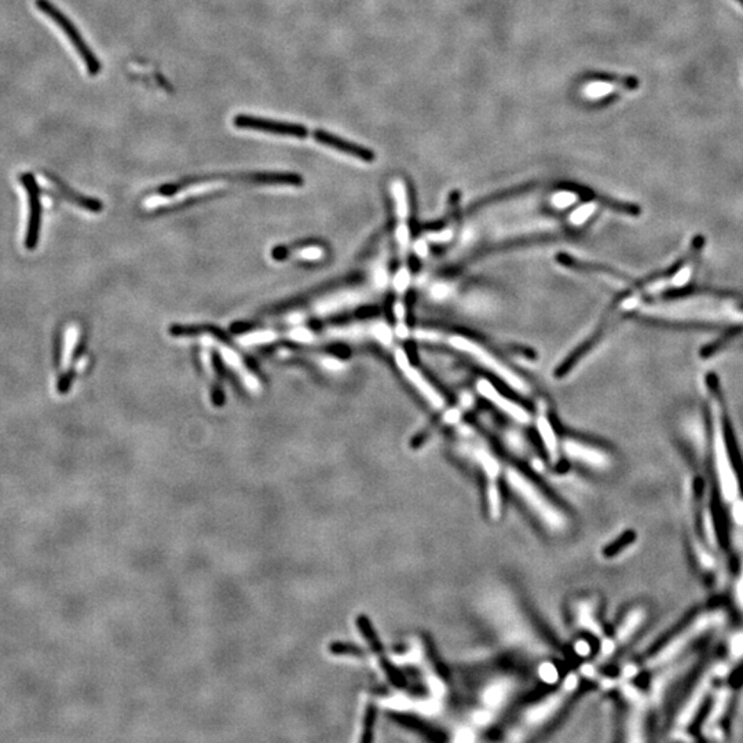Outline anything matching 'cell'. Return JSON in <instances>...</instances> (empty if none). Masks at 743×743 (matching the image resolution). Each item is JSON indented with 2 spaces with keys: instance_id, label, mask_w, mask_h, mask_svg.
<instances>
[{
  "instance_id": "6da1fadb",
  "label": "cell",
  "mask_w": 743,
  "mask_h": 743,
  "mask_svg": "<svg viewBox=\"0 0 743 743\" xmlns=\"http://www.w3.org/2000/svg\"><path fill=\"white\" fill-rule=\"evenodd\" d=\"M639 312L655 321L673 323H728L743 332V299L712 289L662 292L655 301H643Z\"/></svg>"
},
{
  "instance_id": "7a4b0ae2",
  "label": "cell",
  "mask_w": 743,
  "mask_h": 743,
  "mask_svg": "<svg viewBox=\"0 0 743 743\" xmlns=\"http://www.w3.org/2000/svg\"><path fill=\"white\" fill-rule=\"evenodd\" d=\"M447 342L450 347L474 358L479 365H482L484 368H486L488 371L495 374L498 378H501L508 387L522 394L529 392V385L526 384V381L518 373L512 371L506 364L500 361L493 353H490L482 344L477 343L472 339L464 337L461 335H454L449 337Z\"/></svg>"
},
{
  "instance_id": "3957f363",
  "label": "cell",
  "mask_w": 743,
  "mask_h": 743,
  "mask_svg": "<svg viewBox=\"0 0 743 743\" xmlns=\"http://www.w3.org/2000/svg\"><path fill=\"white\" fill-rule=\"evenodd\" d=\"M506 479L511 488L515 489V492L525 500V502L536 512V515L543 522H545L547 526L554 530H560L566 526V518L561 511L548 500L547 495H543L540 489L533 485L525 475H522L516 470H508Z\"/></svg>"
},
{
  "instance_id": "277c9868",
  "label": "cell",
  "mask_w": 743,
  "mask_h": 743,
  "mask_svg": "<svg viewBox=\"0 0 743 743\" xmlns=\"http://www.w3.org/2000/svg\"><path fill=\"white\" fill-rule=\"evenodd\" d=\"M723 614L721 613H708L696 619H694L689 625H687L679 634L672 637L665 647H662L657 655L650 661L651 666H660L665 662L675 658L680 651H682L692 640L703 634V632L714 628L716 625L721 623Z\"/></svg>"
},
{
  "instance_id": "5b68a950",
  "label": "cell",
  "mask_w": 743,
  "mask_h": 743,
  "mask_svg": "<svg viewBox=\"0 0 743 743\" xmlns=\"http://www.w3.org/2000/svg\"><path fill=\"white\" fill-rule=\"evenodd\" d=\"M36 7L45 15H47L51 21L57 24V26L65 33V36L69 39V42L73 45V47L76 49V51L86 63L90 74L93 76L98 74L101 70V62L98 61L97 56L91 51L88 45L84 42V39L81 38V35L79 33L73 22L49 0H36Z\"/></svg>"
},
{
  "instance_id": "8992f818",
  "label": "cell",
  "mask_w": 743,
  "mask_h": 743,
  "mask_svg": "<svg viewBox=\"0 0 743 743\" xmlns=\"http://www.w3.org/2000/svg\"><path fill=\"white\" fill-rule=\"evenodd\" d=\"M394 358H395V364L399 368V371L404 373V376L417 390V392L423 398L427 399V402L433 406V409H442L445 406L443 397L420 372L410 365L406 351L404 349H397L394 353Z\"/></svg>"
},
{
  "instance_id": "52a82bcc",
  "label": "cell",
  "mask_w": 743,
  "mask_h": 743,
  "mask_svg": "<svg viewBox=\"0 0 743 743\" xmlns=\"http://www.w3.org/2000/svg\"><path fill=\"white\" fill-rule=\"evenodd\" d=\"M392 197L395 202V215H397L395 240L398 244L399 255L405 260L412 244H410V230L408 226L409 198H408V190L402 181H397L392 186Z\"/></svg>"
},
{
  "instance_id": "ba28073f",
  "label": "cell",
  "mask_w": 743,
  "mask_h": 743,
  "mask_svg": "<svg viewBox=\"0 0 743 743\" xmlns=\"http://www.w3.org/2000/svg\"><path fill=\"white\" fill-rule=\"evenodd\" d=\"M234 125L237 128L243 129H253V131H262L267 134L274 135H282V136H295V138H305L309 131L302 124L284 123V122H275V120H267L260 118H253L248 115H239L234 118Z\"/></svg>"
},
{
  "instance_id": "9c48e42d",
  "label": "cell",
  "mask_w": 743,
  "mask_h": 743,
  "mask_svg": "<svg viewBox=\"0 0 743 743\" xmlns=\"http://www.w3.org/2000/svg\"><path fill=\"white\" fill-rule=\"evenodd\" d=\"M477 391L485 399H488L490 404H493L498 410H501L502 413H505L506 416H509L515 422H518L520 424H527L530 422V413L523 406L516 404L515 401H512V399L506 398L505 395H502L495 388V384L490 383L489 380H486V378L478 380Z\"/></svg>"
},
{
  "instance_id": "30bf717a",
  "label": "cell",
  "mask_w": 743,
  "mask_h": 743,
  "mask_svg": "<svg viewBox=\"0 0 743 743\" xmlns=\"http://www.w3.org/2000/svg\"><path fill=\"white\" fill-rule=\"evenodd\" d=\"M563 449L564 452L567 453V456H570L571 458L574 460H578L586 465H592V467H596V468H605L610 464V457L609 454L602 450V449H598L592 445H588V443H584L581 440H575V439H566L563 442Z\"/></svg>"
},
{
  "instance_id": "8fae6325",
  "label": "cell",
  "mask_w": 743,
  "mask_h": 743,
  "mask_svg": "<svg viewBox=\"0 0 743 743\" xmlns=\"http://www.w3.org/2000/svg\"><path fill=\"white\" fill-rule=\"evenodd\" d=\"M314 139L322 145H326V146H330L339 152H343L346 154H350V156H354L357 159H361L362 161H367V163H372L374 161V153L372 152L371 149H367L364 146H360V145H355V143H351L349 141H344L342 139L340 136H336L330 132H326V131H315L314 132Z\"/></svg>"
},
{
  "instance_id": "7c38bea8",
  "label": "cell",
  "mask_w": 743,
  "mask_h": 743,
  "mask_svg": "<svg viewBox=\"0 0 743 743\" xmlns=\"http://www.w3.org/2000/svg\"><path fill=\"white\" fill-rule=\"evenodd\" d=\"M710 678H705V679L701 680V682L698 684V687L692 691L689 699L682 706L680 716H679V726L680 727H687L691 723V720L695 717L696 712L699 710V708L705 702V698H706V695H708V692L710 689V685H712Z\"/></svg>"
},
{
  "instance_id": "4fadbf2b",
  "label": "cell",
  "mask_w": 743,
  "mask_h": 743,
  "mask_svg": "<svg viewBox=\"0 0 743 743\" xmlns=\"http://www.w3.org/2000/svg\"><path fill=\"white\" fill-rule=\"evenodd\" d=\"M585 80H592V81H600V83H606V84H616L625 90H637L639 88V80L633 76H618V74H612V73H602V72H592V73H586L584 76Z\"/></svg>"
},
{
  "instance_id": "5bb4252c",
  "label": "cell",
  "mask_w": 743,
  "mask_h": 743,
  "mask_svg": "<svg viewBox=\"0 0 743 743\" xmlns=\"http://www.w3.org/2000/svg\"><path fill=\"white\" fill-rule=\"evenodd\" d=\"M537 429H538V433L540 436L551 456V458H557V450H559V443H557V433L554 431V427L551 424V422L548 420L547 416L544 415H540L538 419H537Z\"/></svg>"
},
{
  "instance_id": "9a60e30c",
  "label": "cell",
  "mask_w": 743,
  "mask_h": 743,
  "mask_svg": "<svg viewBox=\"0 0 743 743\" xmlns=\"http://www.w3.org/2000/svg\"><path fill=\"white\" fill-rule=\"evenodd\" d=\"M561 701H563V698L560 695H555V696L550 698L548 701L543 702L541 705L533 708L527 714L529 721L534 724V723H541L543 720L548 719L555 710L559 709V706L561 705Z\"/></svg>"
},
{
  "instance_id": "2e32d148",
  "label": "cell",
  "mask_w": 743,
  "mask_h": 743,
  "mask_svg": "<svg viewBox=\"0 0 743 743\" xmlns=\"http://www.w3.org/2000/svg\"><path fill=\"white\" fill-rule=\"evenodd\" d=\"M53 184L58 187V190L61 191L62 195L65 198H67L69 201H73L76 202L77 205L86 208V209H90V211H94V212H98L102 209V204L98 201V200H93V198H88V197H81L79 194H76L74 191H72L69 187L61 184L60 181L57 179H53Z\"/></svg>"
},
{
  "instance_id": "e0dca14e",
  "label": "cell",
  "mask_w": 743,
  "mask_h": 743,
  "mask_svg": "<svg viewBox=\"0 0 743 743\" xmlns=\"http://www.w3.org/2000/svg\"><path fill=\"white\" fill-rule=\"evenodd\" d=\"M643 617H644L643 612L636 610V612L630 613V614L625 618V622L621 625V628L618 629L619 643L628 640V639L636 632V629L640 626V623H641V621H643Z\"/></svg>"
},
{
  "instance_id": "ac0fdd59",
  "label": "cell",
  "mask_w": 743,
  "mask_h": 743,
  "mask_svg": "<svg viewBox=\"0 0 743 743\" xmlns=\"http://www.w3.org/2000/svg\"><path fill=\"white\" fill-rule=\"evenodd\" d=\"M329 651L333 655H350V657H364V650L361 647H357L353 643H343V641H332L329 644Z\"/></svg>"
},
{
  "instance_id": "d6986e66",
  "label": "cell",
  "mask_w": 743,
  "mask_h": 743,
  "mask_svg": "<svg viewBox=\"0 0 743 743\" xmlns=\"http://www.w3.org/2000/svg\"><path fill=\"white\" fill-rule=\"evenodd\" d=\"M596 211V204L595 202H586L581 207H578L568 218L570 223L574 225V226H581L584 225L592 215L593 212Z\"/></svg>"
},
{
  "instance_id": "ffe728a7",
  "label": "cell",
  "mask_w": 743,
  "mask_h": 743,
  "mask_svg": "<svg viewBox=\"0 0 743 743\" xmlns=\"http://www.w3.org/2000/svg\"><path fill=\"white\" fill-rule=\"evenodd\" d=\"M394 314H395V318H397L395 333H397L398 337L406 339L409 336V329H408V325H406V311H405L404 302L398 301L394 305Z\"/></svg>"
},
{
  "instance_id": "44dd1931",
  "label": "cell",
  "mask_w": 743,
  "mask_h": 743,
  "mask_svg": "<svg viewBox=\"0 0 743 743\" xmlns=\"http://www.w3.org/2000/svg\"><path fill=\"white\" fill-rule=\"evenodd\" d=\"M409 284H410V271L406 266H404L392 277V288L398 294H404L408 289Z\"/></svg>"
},
{
  "instance_id": "7402d4cb",
  "label": "cell",
  "mask_w": 743,
  "mask_h": 743,
  "mask_svg": "<svg viewBox=\"0 0 743 743\" xmlns=\"http://www.w3.org/2000/svg\"><path fill=\"white\" fill-rule=\"evenodd\" d=\"M478 457H479V461H481L484 470L489 475V478L495 479V477L498 475V472H500V467H498V463L493 458V456H490L486 452H479Z\"/></svg>"
},
{
  "instance_id": "603a6c76",
  "label": "cell",
  "mask_w": 743,
  "mask_h": 743,
  "mask_svg": "<svg viewBox=\"0 0 743 743\" xmlns=\"http://www.w3.org/2000/svg\"><path fill=\"white\" fill-rule=\"evenodd\" d=\"M575 201H577V194L574 191H568V190L559 191L552 197V204H554V207H557L559 209H564V208L573 205Z\"/></svg>"
},
{
  "instance_id": "cb8c5ba5",
  "label": "cell",
  "mask_w": 743,
  "mask_h": 743,
  "mask_svg": "<svg viewBox=\"0 0 743 743\" xmlns=\"http://www.w3.org/2000/svg\"><path fill=\"white\" fill-rule=\"evenodd\" d=\"M505 694H506V685L498 682L497 685H493L488 694H486V702L492 706H497L501 703V701L505 698Z\"/></svg>"
},
{
  "instance_id": "d4e9b609",
  "label": "cell",
  "mask_w": 743,
  "mask_h": 743,
  "mask_svg": "<svg viewBox=\"0 0 743 743\" xmlns=\"http://www.w3.org/2000/svg\"><path fill=\"white\" fill-rule=\"evenodd\" d=\"M633 538H634V537H633L632 534H628V536H623V537H621L618 541H616L614 544H610V547H607V548H606V550L603 551V554H605L606 557H609L617 555L619 551H621V548L623 550V548L626 547L625 544H630V543L633 541Z\"/></svg>"
},
{
  "instance_id": "484cf974",
  "label": "cell",
  "mask_w": 743,
  "mask_h": 743,
  "mask_svg": "<svg viewBox=\"0 0 743 743\" xmlns=\"http://www.w3.org/2000/svg\"><path fill=\"white\" fill-rule=\"evenodd\" d=\"M373 721H374V710H373V706H372V705H368V708H367V714H365V719H364V735L361 737V741H362V742L371 741L372 726H373Z\"/></svg>"
},
{
  "instance_id": "4316f807",
  "label": "cell",
  "mask_w": 743,
  "mask_h": 743,
  "mask_svg": "<svg viewBox=\"0 0 743 743\" xmlns=\"http://www.w3.org/2000/svg\"><path fill=\"white\" fill-rule=\"evenodd\" d=\"M489 506H490L492 515L497 518L500 515L501 497H500V493H498L495 485H490V488H489Z\"/></svg>"
},
{
  "instance_id": "83f0119b",
  "label": "cell",
  "mask_w": 743,
  "mask_h": 743,
  "mask_svg": "<svg viewBox=\"0 0 743 743\" xmlns=\"http://www.w3.org/2000/svg\"><path fill=\"white\" fill-rule=\"evenodd\" d=\"M452 294V288L449 284H445V282H438L435 284L431 289V295H433V299L436 301H443L446 298H449Z\"/></svg>"
},
{
  "instance_id": "f1b7e54d",
  "label": "cell",
  "mask_w": 743,
  "mask_h": 743,
  "mask_svg": "<svg viewBox=\"0 0 743 743\" xmlns=\"http://www.w3.org/2000/svg\"><path fill=\"white\" fill-rule=\"evenodd\" d=\"M730 653L734 658L743 657V633H737L730 643Z\"/></svg>"
},
{
  "instance_id": "f546056e",
  "label": "cell",
  "mask_w": 743,
  "mask_h": 743,
  "mask_svg": "<svg viewBox=\"0 0 743 743\" xmlns=\"http://www.w3.org/2000/svg\"><path fill=\"white\" fill-rule=\"evenodd\" d=\"M586 91L592 95H603V94H607L610 91V84H606V83H600V81H595L593 84H591Z\"/></svg>"
},
{
  "instance_id": "4dcf8cb0",
  "label": "cell",
  "mask_w": 743,
  "mask_h": 743,
  "mask_svg": "<svg viewBox=\"0 0 743 743\" xmlns=\"http://www.w3.org/2000/svg\"><path fill=\"white\" fill-rule=\"evenodd\" d=\"M733 516L738 525H743V500L737 498L733 502Z\"/></svg>"
},
{
  "instance_id": "1f68e13d",
  "label": "cell",
  "mask_w": 743,
  "mask_h": 743,
  "mask_svg": "<svg viewBox=\"0 0 743 743\" xmlns=\"http://www.w3.org/2000/svg\"><path fill=\"white\" fill-rule=\"evenodd\" d=\"M450 239H452V232H449V230H445V232H442V233H431V234H429V240H433V241H436V243L447 241V240H450Z\"/></svg>"
},
{
  "instance_id": "d6a6232c",
  "label": "cell",
  "mask_w": 743,
  "mask_h": 743,
  "mask_svg": "<svg viewBox=\"0 0 743 743\" xmlns=\"http://www.w3.org/2000/svg\"><path fill=\"white\" fill-rule=\"evenodd\" d=\"M413 249H415V252H416L417 255H420V256H423V257H424V256L427 255V252H429V247H427V244H426L424 240H419V241H416V243L413 244Z\"/></svg>"
},
{
  "instance_id": "836d02e7",
  "label": "cell",
  "mask_w": 743,
  "mask_h": 743,
  "mask_svg": "<svg viewBox=\"0 0 743 743\" xmlns=\"http://www.w3.org/2000/svg\"><path fill=\"white\" fill-rule=\"evenodd\" d=\"M545 671H547V672H545V673L543 675L545 680L554 681L555 680V679H557V673L554 666H551V665H547V666H545Z\"/></svg>"
},
{
  "instance_id": "e575fe53",
  "label": "cell",
  "mask_w": 743,
  "mask_h": 743,
  "mask_svg": "<svg viewBox=\"0 0 743 743\" xmlns=\"http://www.w3.org/2000/svg\"><path fill=\"white\" fill-rule=\"evenodd\" d=\"M738 598H740V602L743 606V574L742 577H741V581L738 584Z\"/></svg>"
},
{
  "instance_id": "d590c367",
  "label": "cell",
  "mask_w": 743,
  "mask_h": 743,
  "mask_svg": "<svg viewBox=\"0 0 743 743\" xmlns=\"http://www.w3.org/2000/svg\"><path fill=\"white\" fill-rule=\"evenodd\" d=\"M737 1H738V3H740V4H741V6H742L743 7V0H737Z\"/></svg>"
}]
</instances>
